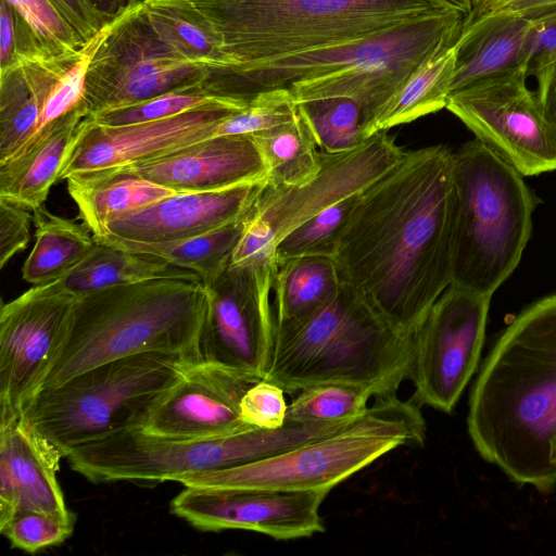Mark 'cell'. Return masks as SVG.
Here are the masks:
<instances>
[{
	"instance_id": "836d02e7",
	"label": "cell",
	"mask_w": 556,
	"mask_h": 556,
	"mask_svg": "<svg viewBox=\"0 0 556 556\" xmlns=\"http://www.w3.org/2000/svg\"><path fill=\"white\" fill-rule=\"evenodd\" d=\"M14 14L21 56L75 52L86 41L51 0H5Z\"/></svg>"
},
{
	"instance_id": "1f68e13d",
	"label": "cell",
	"mask_w": 556,
	"mask_h": 556,
	"mask_svg": "<svg viewBox=\"0 0 556 556\" xmlns=\"http://www.w3.org/2000/svg\"><path fill=\"white\" fill-rule=\"evenodd\" d=\"M252 136L265 161L269 185H302L319 172L320 151L299 106L292 119Z\"/></svg>"
},
{
	"instance_id": "d6986e66",
	"label": "cell",
	"mask_w": 556,
	"mask_h": 556,
	"mask_svg": "<svg viewBox=\"0 0 556 556\" xmlns=\"http://www.w3.org/2000/svg\"><path fill=\"white\" fill-rule=\"evenodd\" d=\"M330 490L256 491L186 486L169 505L173 515L201 531L248 530L276 540L324 532L319 508Z\"/></svg>"
},
{
	"instance_id": "3957f363",
	"label": "cell",
	"mask_w": 556,
	"mask_h": 556,
	"mask_svg": "<svg viewBox=\"0 0 556 556\" xmlns=\"http://www.w3.org/2000/svg\"><path fill=\"white\" fill-rule=\"evenodd\" d=\"M206 305L202 281L173 278L114 286L78 296L39 390L135 354L167 353L191 363Z\"/></svg>"
},
{
	"instance_id": "603a6c76",
	"label": "cell",
	"mask_w": 556,
	"mask_h": 556,
	"mask_svg": "<svg viewBox=\"0 0 556 556\" xmlns=\"http://www.w3.org/2000/svg\"><path fill=\"white\" fill-rule=\"evenodd\" d=\"M267 180L225 189L176 192L112 223L96 241L164 242L210 232L243 218Z\"/></svg>"
},
{
	"instance_id": "7dc6e473",
	"label": "cell",
	"mask_w": 556,
	"mask_h": 556,
	"mask_svg": "<svg viewBox=\"0 0 556 556\" xmlns=\"http://www.w3.org/2000/svg\"><path fill=\"white\" fill-rule=\"evenodd\" d=\"M536 98L545 117L556 125V62L535 74Z\"/></svg>"
},
{
	"instance_id": "52a82bcc",
	"label": "cell",
	"mask_w": 556,
	"mask_h": 556,
	"mask_svg": "<svg viewBox=\"0 0 556 556\" xmlns=\"http://www.w3.org/2000/svg\"><path fill=\"white\" fill-rule=\"evenodd\" d=\"M426 422L418 407L395 395L378 397L343 428L252 463L177 478L188 488L256 491L331 490L390 451L422 444Z\"/></svg>"
},
{
	"instance_id": "7bdbcfd3",
	"label": "cell",
	"mask_w": 556,
	"mask_h": 556,
	"mask_svg": "<svg viewBox=\"0 0 556 556\" xmlns=\"http://www.w3.org/2000/svg\"><path fill=\"white\" fill-rule=\"evenodd\" d=\"M555 11L556 0H472L464 25L495 12H513L538 20Z\"/></svg>"
},
{
	"instance_id": "74e56055",
	"label": "cell",
	"mask_w": 556,
	"mask_h": 556,
	"mask_svg": "<svg viewBox=\"0 0 556 556\" xmlns=\"http://www.w3.org/2000/svg\"><path fill=\"white\" fill-rule=\"evenodd\" d=\"M230 97L206 92L202 87L167 92L132 105L90 114L97 124L119 126L169 118L182 113L227 102Z\"/></svg>"
},
{
	"instance_id": "f546056e",
	"label": "cell",
	"mask_w": 556,
	"mask_h": 556,
	"mask_svg": "<svg viewBox=\"0 0 556 556\" xmlns=\"http://www.w3.org/2000/svg\"><path fill=\"white\" fill-rule=\"evenodd\" d=\"M35 244L22 267V278L34 286L60 279L75 268L96 244L81 223L52 214L45 205L33 211Z\"/></svg>"
},
{
	"instance_id": "bcb514c9",
	"label": "cell",
	"mask_w": 556,
	"mask_h": 556,
	"mask_svg": "<svg viewBox=\"0 0 556 556\" xmlns=\"http://www.w3.org/2000/svg\"><path fill=\"white\" fill-rule=\"evenodd\" d=\"M16 62V35L11 4L0 0V71Z\"/></svg>"
},
{
	"instance_id": "c3c4849f",
	"label": "cell",
	"mask_w": 556,
	"mask_h": 556,
	"mask_svg": "<svg viewBox=\"0 0 556 556\" xmlns=\"http://www.w3.org/2000/svg\"><path fill=\"white\" fill-rule=\"evenodd\" d=\"M92 3L111 20L129 5L142 0H91Z\"/></svg>"
},
{
	"instance_id": "ac0fdd59",
	"label": "cell",
	"mask_w": 556,
	"mask_h": 556,
	"mask_svg": "<svg viewBox=\"0 0 556 556\" xmlns=\"http://www.w3.org/2000/svg\"><path fill=\"white\" fill-rule=\"evenodd\" d=\"M249 102L235 98L165 119L119 126L97 124L87 116L68 150L58 181L77 173L123 168L214 137L218 125Z\"/></svg>"
},
{
	"instance_id": "7c38bea8",
	"label": "cell",
	"mask_w": 556,
	"mask_h": 556,
	"mask_svg": "<svg viewBox=\"0 0 556 556\" xmlns=\"http://www.w3.org/2000/svg\"><path fill=\"white\" fill-rule=\"evenodd\" d=\"M208 76L169 46L138 1L101 30L85 78V102L90 115L172 91L204 89Z\"/></svg>"
},
{
	"instance_id": "e0dca14e",
	"label": "cell",
	"mask_w": 556,
	"mask_h": 556,
	"mask_svg": "<svg viewBox=\"0 0 556 556\" xmlns=\"http://www.w3.org/2000/svg\"><path fill=\"white\" fill-rule=\"evenodd\" d=\"M76 296L34 286L0 309V419L23 412L64 339Z\"/></svg>"
},
{
	"instance_id": "f907efd6",
	"label": "cell",
	"mask_w": 556,
	"mask_h": 556,
	"mask_svg": "<svg viewBox=\"0 0 556 556\" xmlns=\"http://www.w3.org/2000/svg\"><path fill=\"white\" fill-rule=\"evenodd\" d=\"M552 457H553L554 463L556 464V433H555L553 442H552Z\"/></svg>"
},
{
	"instance_id": "f6af8a7d",
	"label": "cell",
	"mask_w": 556,
	"mask_h": 556,
	"mask_svg": "<svg viewBox=\"0 0 556 556\" xmlns=\"http://www.w3.org/2000/svg\"><path fill=\"white\" fill-rule=\"evenodd\" d=\"M556 62V11L534 20L528 76Z\"/></svg>"
},
{
	"instance_id": "8992f818",
	"label": "cell",
	"mask_w": 556,
	"mask_h": 556,
	"mask_svg": "<svg viewBox=\"0 0 556 556\" xmlns=\"http://www.w3.org/2000/svg\"><path fill=\"white\" fill-rule=\"evenodd\" d=\"M453 160L451 285L492 298L521 260L538 200L522 175L478 139Z\"/></svg>"
},
{
	"instance_id": "7402d4cb",
	"label": "cell",
	"mask_w": 556,
	"mask_h": 556,
	"mask_svg": "<svg viewBox=\"0 0 556 556\" xmlns=\"http://www.w3.org/2000/svg\"><path fill=\"white\" fill-rule=\"evenodd\" d=\"M102 172L141 177L176 192L267 180L266 164L252 135L214 136L146 162Z\"/></svg>"
},
{
	"instance_id": "ba28073f",
	"label": "cell",
	"mask_w": 556,
	"mask_h": 556,
	"mask_svg": "<svg viewBox=\"0 0 556 556\" xmlns=\"http://www.w3.org/2000/svg\"><path fill=\"white\" fill-rule=\"evenodd\" d=\"M190 364L181 355L160 352L113 359L39 390L23 413L66 457L77 446L142 428Z\"/></svg>"
},
{
	"instance_id": "30bf717a",
	"label": "cell",
	"mask_w": 556,
	"mask_h": 556,
	"mask_svg": "<svg viewBox=\"0 0 556 556\" xmlns=\"http://www.w3.org/2000/svg\"><path fill=\"white\" fill-rule=\"evenodd\" d=\"M465 18L464 13L447 9L362 38L236 66L210 81L206 89L215 96L250 101L261 93L288 90L295 83L357 66H420L457 42Z\"/></svg>"
},
{
	"instance_id": "ee69618b",
	"label": "cell",
	"mask_w": 556,
	"mask_h": 556,
	"mask_svg": "<svg viewBox=\"0 0 556 556\" xmlns=\"http://www.w3.org/2000/svg\"><path fill=\"white\" fill-rule=\"evenodd\" d=\"M51 1L86 42L93 39L111 21L91 0Z\"/></svg>"
},
{
	"instance_id": "f1b7e54d",
	"label": "cell",
	"mask_w": 556,
	"mask_h": 556,
	"mask_svg": "<svg viewBox=\"0 0 556 556\" xmlns=\"http://www.w3.org/2000/svg\"><path fill=\"white\" fill-rule=\"evenodd\" d=\"M420 66L405 64L357 66L295 83L288 90L295 102L331 97H348L356 100L365 110L369 138L379 113Z\"/></svg>"
},
{
	"instance_id": "5b68a950",
	"label": "cell",
	"mask_w": 556,
	"mask_h": 556,
	"mask_svg": "<svg viewBox=\"0 0 556 556\" xmlns=\"http://www.w3.org/2000/svg\"><path fill=\"white\" fill-rule=\"evenodd\" d=\"M189 1L217 36L228 63L224 72L362 38L450 9L434 0Z\"/></svg>"
},
{
	"instance_id": "9c48e42d",
	"label": "cell",
	"mask_w": 556,
	"mask_h": 556,
	"mask_svg": "<svg viewBox=\"0 0 556 556\" xmlns=\"http://www.w3.org/2000/svg\"><path fill=\"white\" fill-rule=\"evenodd\" d=\"M343 422H294L275 430L252 429L206 439H169L128 429L72 450V470L93 483L114 481H176L185 473L224 469L266 458L330 434Z\"/></svg>"
},
{
	"instance_id": "4316f807",
	"label": "cell",
	"mask_w": 556,
	"mask_h": 556,
	"mask_svg": "<svg viewBox=\"0 0 556 556\" xmlns=\"http://www.w3.org/2000/svg\"><path fill=\"white\" fill-rule=\"evenodd\" d=\"M164 278L202 281L197 274L161 258L96 241L90 253L75 268L48 285L54 291L78 298L109 287Z\"/></svg>"
},
{
	"instance_id": "5bb4252c",
	"label": "cell",
	"mask_w": 556,
	"mask_h": 556,
	"mask_svg": "<svg viewBox=\"0 0 556 556\" xmlns=\"http://www.w3.org/2000/svg\"><path fill=\"white\" fill-rule=\"evenodd\" d=\"M491 296L450 285L413 333L408 378L418 405L451 413L476 372Z\"/></svg>"
},
{
	"instance_id": "f35d334b",
	"label": "cell",
	"mask_w": 556,
	"mask_h": 556,
	"mask_svg": "<svg viewBox=\"0 0 556 556\" xmlns=\"http://www.w3.org/2000/svg\"><path fill=\"white\" fill-rule=\"evenodd\" d=\"M298 113V103L289 90L261 93L249 104L224 119L217 135H254L292 119Z\"/></svg>"
},
{
	"instance_id": "681fc988",
	"label": "cell",
	"mask_w": 556,
	"mask_h": 556,
	"mask_svg": "<svg viewBox=\"0 0 556 556\" xmlns=\"http://www.w3.org/2000/svg\"><path fill=\"white\" fill-rule=\"evenodd\" d=\"M450 9L457 10L466 16L469 14L472 5V0H434Z\"/></svg>"
},
{
	"instance_id": "cb8c5ba5",
	"label": "cell",
	"mask_w": 556,
	"mask_h": 556,
	"mask_svg": "<svg viewBox=\"0 0 556 556\" xmlns=\"http://www.w3.org/2000/svg\"><path fill=\"white\" fill-rule=\"evenodd\" d=\"M533 29L534 20L513 12H495L464 25L454 46L450 96L502 75H528Z\"/></svg>"
},
{
	"instance_id": "60d3db41",
	"label": "cell",
	"mask_w": 556,
	"mask_h": 556,
	"mask_svg": "<svg viewBox=\"0 0 556 556\" xmlns=\"http://www.w3.org/2000/svg\"><path fill=\"white\" fill-rule=\"evenodd\" d=\"M285 391L274 382L262 379L254 383L240 401V415L244 422L275 430L286 422L288 405Z\"/></svg>"
},
{
	"instance_id": "7a4b0ae2",
	"label": "cell",
	"mask_w": 556,
	"mask_h": 556,
	"mask_svg": "<svg viewBox=\"0 0 556 556\" xmlns=\"http://www.w3.org/2000/svg\"><path fill=\"white\" fill-rule=\"evenodd\" d=\"M467 427L481 457L518 484H556V293L523 308L500 333L469 399Z\"/></svg>"
},
{
	"instance_id": "6da1fadb",
	"label": "cell",
	"mask_w": 556,
	"mask_h": 556,
	"mask_svg": "<svg viewBox=\"0 0 556 556\" xmlns=\"http://www.w3.org/2000/svg\"><path fill=\"white\" fill-rule=\"evenodd\" d=\"M454 204L453 152L426 147L364 190L341 230L342 280L400 334L413 336L452 282Z\"/></svg>"
},
{
	"instance_id": "4dcf8cb0",
	"label": "cell",
	"mask_w": 556,
	"mask_h": 556,
	"mask_svg": "<svg viewBox=\"0 0 556 556\" xmlns=\"http://www.w3.org/2000/svg\"><path fill=\"white\" fill-rule=\"evenodd\" d=\"M244 219L245 216L210 232L174 241L110 240L101 243L161 258L176 267L197 274L206 285L215 280L229 266L244 229Z\"/></svg>"
},
{
	"instance_id": "d6a6232c",
	"label": "cell",
	"mask_w": 556,
	"mask_h": 556,
	"mask_svg": "<svg viewBox=\"0 0 556 556\" xmlns=\"http://www.w3.org/2000/svg\"><path fill=\"white\" fill-rule=\"evenodd\" d=\"M454 46L413 73L377 116L371 136L446 108L455 67Z\"/></svg>"
},
{
	"instance_id": "4fadbf2b",
	"label": "cell",
	"mask_w": 556,
	"mask_h": 556,
	"mask_svg": "<svg viewBox=\"0 0 556 556\" xmlns=\"http://www.w3.org/2000/svg\"><path fill=\"white\" fill-rule=\"evenodd\" d=\"M275 270V263L229 264L204 285L207 305L191 364L216 365L264 379L275 338L270 307Z\"/></svg>"
},
{
	"instance_id": "9a60e30c",
	"label": "cell",
	"mask_w": 556,
	"mask_h": 556,
	"mask_svg": "<svg viewBox=\"0 0 556 556\" xmlns=\"http://www.w3.org/2000/svg\"><path fill=\"white\" fill-rule=\"evenodd\" d=\"M525 71L448 97L446 108L486 148L522 176L556 170V125L544 115Z\"/></svg>"
},
{
	"instance_id": "ffe728a7",
	"label": "cell",
	"mask_w": 556,
	"mask_h": 556,
	"mask_svg": "<svg viewBox=\"0 0 556 556\" xmlns=\"http://www.w3.org/2000/svg\"><path fill=\"white\" fill-rule=\"evenodd\" d=\"M257 381L220 366L190 364L141 429L152 435L185 440L225 438L255 429L241 418L240 401Z\"/></svg>"
},
{
	"instance_id": "e575fe53",
	"label": "cell",
	"mask_w": 556,
	"mask_h": 556,
	"mask_svg": "<svg viewBox=\"0 0 556 556\" xmlns=\"http://www.w3.org/2000/svg\"><path fill=\"white\" fill-rule=\"evenodd\" d=\"M296 103L323 152H348L368 139V119L356 100L331 97Z\"/></svg>"
},
{
	"instance_id": "d4e9b609",
	"label": "cell",
	"mask_w": 556,
	"mask_h": 556,
	"mask_svg": "<svg viewBox=\"0 0 556 556\" xmlns=\"http://www.w3.org/2000/svg\"><path fill=\"white\" fill-rule=\"evenodd\" d=\"M87 106L72 112L31 144L0 164V199L29 211L43 205L83 121Z\"/></svg>"
},
{
	"instance_id": "8fae6325",
	"label": "cell",
	"mask_w": 556,
	"mask_h": 556,
	"mask_svg": "<svg viewBox=\"0 0 556 556\" xmlns=\"http://www.w3.org/2000/svg\"><path fill=\"white\" fill-rule=\"evenodd\" d=\"M386 131L348 152L320 151L319 172L307 182H267L245 216L230 264L275 263V245L286 235L329 205L363 192L395 167L406 152Z\"/></svg>"
},
{
	"instance_id": "2e32d148",
	"label": "cell",
	"mask_w": 556,
	"mask_h": 556,
	"mask_svg": "<svg viewBox=\"0 0 556 556\" xmlns=\"http://www.w3.org/2000/svg\"><path fill=\"white\" fill-rule=\"evenodd\" d=\"M100 33L84 48L18 59L0 71V164L85 102V78Z\"/></svg>"
},
{
	"instance_id": "484cf974",
	"label": "cell",
	"mask_w": 556,
	"mask_h": 556,
	"mask_svg": "<svg viewBox=\"0 0 556 556\" xmlns=\"http://www.w3.org/2000/svg\"><path fill=\"white\" fill-rule=\"evenodd\" d=\"M65 181L79 218L94 238L115 220L176 193L141 177L104 172L77 173Z\"/></svg>"
},
{
	"instance_id": "83f0119b",
	"label": "cell",
	"mask_w": 556,
	"mask_h": 556,
	"mask_svg": "<svg viewBox=\"0 0 556 556\" xmlns=\"http://www.w3.org/2000/svg\"><path fill=\"white\" fill-rule=\"evenodd\" d=\"M333 256L301 255L276 264L275 326H288L315 314L342 286Z\"/></svg>"
},
{
	"instance_id": "b9f144b4",
	"label": "cell",
	"mask_w": 556,
	"mask_h": 556,
	"mask_svg": "<svg viewBox=\"0 0 556 556\" xmlns=\"http://www.w3.org/2000/svg\"><path fill=\"white\" fill-rule=\"evenodd\" d=\"M29 210L0 199V267L24 251L30 239Z\"/></svg>"
},
{
	"instance_id": "277c9868",
	"label": "cell",
	"mask_w": 556,
	"mask_h": 556,
	"mask_svg": "<svg viewBox=\"0 0 556 556\" xmlns=\"http://www.w3.org/2000/svg\"><path fill=\"white\" fill-rule=\"evenodd\" d=\"M412 356L413 336L394 331L343 281L337 295L315 314L275 326L264 379L289 394L315 384L343 382L383 397L395 395L408 378Z\"/></svg>"
},
{
	"instance_id": "d590c367",
	"label": "cell",
	"mask_w": 556,
	"mask_h": 556,
	"mask_svg": "<svg viewBox=\"0 0 556 556\" xmlns=\"http://www.w3.org/2000/svg\"><path fill=\"white\" fill-rule=\"evenodd\" d=\"M370 396V390L352 383L311 386L288 405L286 419L302 424L350 421L366 412Z\"/></svg>"
},
{
	"instance_id": "44dd1931",
	"label": "cell",
	"mask_w": 556,
	"mask_h": 556,
	"mask_svg": "<svg viewBox=\"0 0 556 556\" xmlns=\"http://www.w3.org/2000/svg\"><path fill=\"white\" fill-rule=\"evenodd\" d=\"M63 457L23 412L0 419V528L26 511L75 522L56 479Z\"/></svg>"
},
{
	"instance_id": "8d00e7d4",
	"label": "cell",
	"mask_w": 556,
	"mask_h": 556,
	"mask_svg": "<svg viewBox=\"0 0 556 556\" xmlns=\"http://www.w3.org/2000/svg\"><path fill=\"white\" fill-rule=\"evenodd\" d=\"M361 193L329 205L286 235L275 245V264L301 255L333 256L341 230Z\"/></svg>"
},
{
	"instance_id": "ab89813d",
	"label": "cell",
	"mask_w": 556,
	"mask_h": 556,
	"mask_svg": "<svg viewBox=\"0 0 556 556\" xmlns=\"http://www.w3.org/2000/svg\"><path fill=\"white\" fill-rule=\"evenodd\" d=\"M74 525L43 514L26 511L0 528V532L13 548L35 554L62 544L72 535Z\"/></svg>"
}]
</instances>
